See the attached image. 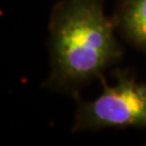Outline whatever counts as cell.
I'll list each match as a JSON object with an SVG mask.
<instances>
[{
	"label": "cell",
	"mask_w": 146,
	"mask_h": 146,
	"mask_svg": "<svg viewBox=\"0 0 146 146\" xmlns=\"http://www.w3.org/2000/svg\"><path fill=\"white\" fill-rule=\"evenodd\" d=\"M105 1L60 0L53 5L46 89L73 96L121 60L123 50L113 16L105 14Z\"/></svg>",
	"instance_id": "cell-1"
},
{
	"label": "cell",
	"mask_w": 146,
	"mask_h": 146,
	"mask_svg": "<svg viewBox=\"0 0 146 146\" xmlns=\"http://www.w3.org/2000/svg\"><path fill=\"white\" fill-rule=\"evenodd\" d=\"M110 84L104 76L100 78L102 93L86 101L75 93V119L72 132L98 131L103 129L135 128L146 130V82L139 81L128 68H115Z\"/></svg>",
	"instance_id": "cell-2"
},
{
	"label": "cell",
	"mask_w": 146,
	"mask_h": 146,
	"mask_svg": "<svg viewBox=\"0 0 146 146\" xmlns=\"http://www.w3.org/2000/svg\"><path fill=\"white\" fill-rule=\"evenodd\" d=\"M111 16L120 35L146 52V0H118Z\"/></svg>",
	"instance_id": "cell-3"
}]
</instances>
